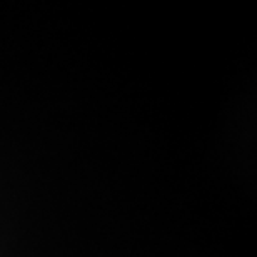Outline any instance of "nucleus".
Returning a JSON list of instances; mask_svg holds the SVG:
<instances>
[]
</instances>
